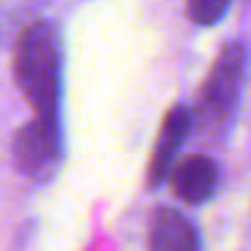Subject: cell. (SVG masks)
<instances>
[{
	"mask_svg": "<svg viewBox=\"0 0 251 251\" xmlns=\"http://www.w3.org/2000/svg\"><path fill=\"white\" fill-rule=\"evenodd\" d=\"M60 33L51 22L35 19L14 44V76L35 108V116L57 119L60 111Z\"/></svg>",
	"mask_w": 251,
	"mask_h": 251,
	"instance_id": "obj_1",
	"label": "cell"
},
{
	"mask_svg": "<svg viewBox=\"0 0 251 251\" xmlns=\"http://www.w3.org/2000/svg\"><path fill=\"white\" fill-rule=\"evenodd\" d=\"M11 151L25 176H46L60 159V119H30L17 130Z\"/></svg>",
	"mask_w": 251,
	"mask_h": 251,
	"instance_id": "obj_2",
	"label": "cell"
},
{
	"mask_svg": "<svg viewBox=\"0 0 251 251\" xmlns=\"http://www.w3.org/2000/svg\"><path fill=\"white\" fill-rule=\"evenodd\" d=\"M246 68V49L240 44H229L222 49V54L213 62L211 76L205 78L202 89V108L208 116H227L232 105L238 103L240 84H243Z\"/></svg>",
	"mask_w": 251,
	"mask_h": 251,
	"instance_id": "obj_3",
	"label": "cell"
},
{
	"mask_svg": "<svg viewBox=\"0 0 251 251\" xmlns=\"http://www.w3.org/2000/svg\"><path fill=\"white\" fill-rule=\"evenodd\" d=\"M189 127H192V114L184 105H176V108L168 111V116L162 122V130L157 135L151 165H149V181L151 184H162V178L170 173L176 154H178V149L184 146L186 135H189Z\"/></svg>",
	"mask_w": 251,
	"mask_h": 251,
	"instance_id": "obj_4",
	"label": "cell"
},
{
	"mask_svg": "<svg viewBox=\"0 0 251 251\" xmlns=\"http://www.w3.org/2000/svg\"><path fill=\"white\" fill-rule=\"evenodd\" d=\"M149 249L151 251H197V229L176 208H157L149 224Z\"/></svg>",
	"mask_w": 251,
	"mask_h": 251,
	"instance_id": "obj_5",
	"label": "cell"
},
{
	"mask_svg": "<svg viewBox=\"0 0 251 251\" xmlns=\"http://www.w3.org/2000/svg\"><path fill=\"white\" fill-rule=\"evenodd\" d=\"M219 181L216 162L205 154H192L181 159L173 170V189L184 202H202L213 195Z\"/></svg>",
	"mask_w": 251,
	"mask_h": 251,
	"instance_id": "obj_6",
	"label": "cell"
},
{
	"mask_svg": "<svg viewBox=\"0 0 251 251\" xmlns=\"http://www.w3.org/2000/svg\"><path fill=\"white\" fill-rule=\"evenodd\" d=\"M41 0H3L0 6V41H17V35L35 22V6Z\"/></svg>",
	"mask_w": 251,
	"mask_h": 251,
	"instance_id": "obj_7",
	"label": "cell"
},
{
	"mask_svg": "<svg viewBox=\"0 0 251 251\" xmlns=\"http://www.w3.org/2000/svg\"><path fill=\"white\" fill-rule=\"evenodd\" d=\"M229 0H186L189 19L197 25H213L224 17Z\"/></svg>",
	"mask_w": 251,
	"mask_h": 251,
	"instance_id": "obj_8",
	"label": "cell"
}]
</instances>
